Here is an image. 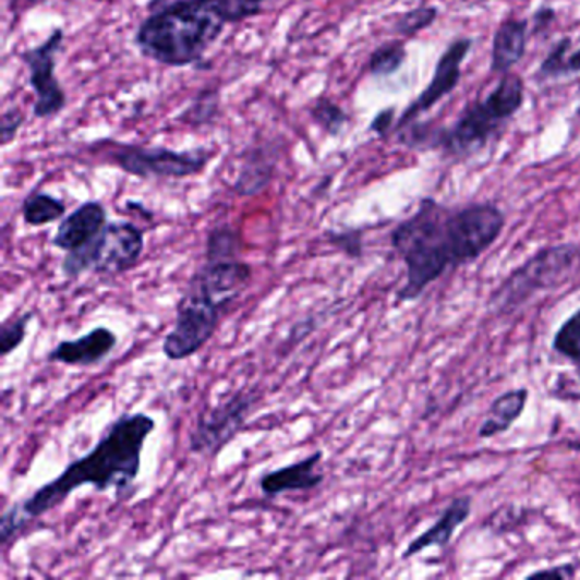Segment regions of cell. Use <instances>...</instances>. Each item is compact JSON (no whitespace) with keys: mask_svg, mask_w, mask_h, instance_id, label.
<instances>
[{"mask_svg":"<svg viewBox=\"0 0 580 580\" xmlns=\"http://www.w3.org/2000/svg\"><path fill=\"white\" fill-rule=\"evenodd\" d=\"M506 215L492 203H473L451 209L434 200H422L418 212L391 232V247L407 267L399 302H414L431 282L448 269L479 259L497 242Z\"/></svg>","mask_w":580,"mask_h":580,"instance_id":"1","label":"cell"},{"mask_svg":"<svg viewBox=\"0 0 580 580\" xmlns=\"http://www.w3.org/2000/svg\"><path fill=\"white\" fill-rule=\"evenodd\" d=\"M154 430L155 419L144 412L120 415L87 455L67 464L57 479L21 503L24 515L29 519L47 515L84 485L97 492L114 488L118 500L129 499L142 469L145 442Z\"/></svg>","mask_w":580,"mask_h":580,"instance_id":"2","label":"cell"},{"mask_svg":"<svg viewBox=\"0 0 580 580\" xmlns=\"http://www.w3.org/2000/svg\"><path fill=\"white\" fill-rule=\"evenodd\" d=\"M230 23L232 0H174L140 24L135 44L142 55L160 65H193Z\"/></svg>","mask_w":580,"mask_h":580,"instance_id":"3","label":"cell"},{"mask_svg":"<svg viewBox=\"0 0 580 580\" xmlns=\"http://www.w3.org/2000/svg\"><path fill=\"white\" fill-rule=\"evenodd\" d=\"M522 105L524 82L518 74L507 72L485 99L467 106L451 129L439 132L437 148L458 157L482 150L500 135Z\"/></svg>","mask_w":580,"mask_h":580,"instance_id":"4","label":"cell"},{"mask_svg":"<svg viewBox=\"0 0 580 580\" xmlns=\"http://www.w3.org/2000/svg\"><path fill=\"white\" fill-rule=\"evenodd\" d=\"M580 266V247L560 244L542 249L530 261L507 276L492 294L491 309L497 314H512L537 291L558 287Z\"/></svg>","mask_w":580,"mask_h":580,"instance_id":"5","label":"cell"},{"mask_svg":"<svg viewBox=\"0 0 580 580\" xmlns=\"http://www.w3.org/2000/svg\"><path fill=\"white\" fill-rule=\"evenodd\" d=\"M144 249V230L132 221H109L86 247L67 252L62 273L69 279L89 271L101 276L123 275L138 264Z\"/></svg>","mask_w":580,"mask_h":580,"instance_id":"6","label":"cell"},{"mask_svg":"<svg viewBox=\"0 0 580 580\" xmlns=\"http://www.w3.org/2000/svg\"><path fill=\"white\" fill-rule=\"evenodd\" d=\"M229 310L218 305L206 294L188 288L178 305L174 327L162 342L169 361H184L202 351L217 333L221 317Z\"/></svg>","mask_w":580,"mask_h":580,"instance_id":"7","label":"cell"},{"mask_svg":"<svg viewBox=\"0 0 580 580\" xmlns=\"http://www.w3.org/2000/svg\"><path fill=\"white\" fill-rule=\"evenodd\" d=\"M259 402L257 390H239L197 419L190 434V451L215 457L244 427Z\"/></svg>","mask_w":580,"mask_h":580,"instance_id":"8","label":"cell"},{"mask_svg":"<svg viewBox=\"0 0 580 580\" xmlns=\"http://www.w3.org/2000/svg\"><path fill=\"white\" fill-rule=\"evenodd\" d=\"M209 159L212 154L206 150L174 152L135 145H117L109 150V160L114 166L138 178H190L203 172Z\"/></svg>","mask_w":580,"mask_h":580,"instance_id":"9","label":"cell"},{"mask_svg":"<svg viewBox=\"0 0 580 580\" xmlns=\"http://www.w3.org/2000/svg\"><path fill=\"white\" fill-rule=\"evenodd\" d=\"M63 44L62 29H55L50 38L39 47L32 48L21 53V60L29 69V84L36 94L33 114L36 118L57 117L67 106L65 90L60 86L59 78L55 77L57 53Z\"/></svg>","mask_w":580,"mask_h":580,"instance_id":"10","label":"cell"},{"mask_svg":"<svg viewBox=\"0 0 580 580\" xmlns=\"http://www.w3.org/2000/svg\"><path fill=\"white\" fill-rule=\"evenodd\" d=\"M252 276L251 264L240 256H205V264L191 278L188 288L229 310L251 285Z\"/></svg>","mask_w":580,"mask_h":580,"instance_id":"11","label":"cell"},{"mask_svg":"<svg viewBox=\"0 0 580 580\" xmlns=\"http://www.w3.org/2000/svg\"><path fill=\"white\" fill-rule=\"evenodd\" d=\"M472 39L460 38L446 48L445 53L437 60L430 86L422 90L418 99L403 111L395 129L419 120L424 112L430 111L437 102L442 101L443 97L457 89L461 81V65H463L469 51L472 50Z\"/></svg>","mask_w":580,"mask_h":580,"instance_id":"12","label":"cell"},{"mask_svg":"<svg viewBox=\"0 0 580 580\" xmlns=\"http://www.w3.org/2000/svg\"><path fill=\"white\" fill-rule=\"evenodd\" d=\"M118 336L108 327H96L84 336L62 341L48 352V363H60L65 366L87 367L105 361L114 351Z\"/></svg>","mask_w":580,"mask_h":580,"instance_id":"13","label":"cell"},{"mask_svg":"<svg viewBox=\"0 0 580 580\" xmlns=\"http://www.w3.org/2000/svg\"><path fill=\"white\" fill-rule=\"evenodd\" d=\"M108 223V212L102 203L87 202L63 218L51 244L60 251L74 252L86 247Z\"/></svg>","mask_w":580,"mask_h":580,"instance_id":"14","label":"cell"},{"mask_svg":"<svg viewBox=\"0 0 580 580\" xmlns=\"http://www.w3.org/2000/svg\"><path fill=\"white\" fill-rule=\"evenodd\" d=\"M322 458H324V451L318 449L309 455L305 460L264 473L259 479L261 492L266 497H278V495L290 494V492L314 491L324 482V475L317 472Z\"/></svg>","mask_w":580,"mask_h":580,"instance_id":"15","label":"cell"},{"mask_svg":"<svg viewBox=\"0 0 580 580\" xmlns=\"http://www.w3.org/2000/svg\"><path fill=\"white\" fill-rule=\"evenodd\" d=\"M528 21L507 17L500 23L492 41L491 70L497 74L511 72L527 51Z\"/></svg>","mask_w":580,"mask_h":580,"instance_id":"16","label":"cell"},{"mask_svg":"<svg viewBox=\"0 0 580 580\" xmlns=\"http://www.w3.org/2000/svg\"><path fill=\"white\" fill-rule=\"evenodd\" d=\"M470 511H472V499L470 497L452 499V503L443 512L442 518L434 522L433 528L419 534L414 542L407 546L402 555L403 560L422 554L424 549L433 548V546L448 545L455 531L469 519Z\"/></svg>","mask_w":580,"mask_h":580,"instance_id":"17","label":"cell"},{"mask_svg":"<svg viewBox=\"0 0 580 580\" xmlns=\"http://www.w3.org/2000/svg\"><path fill=\"white\" fill-rule=\"evenodd\" d=\"M528 397H530L528 388H516L497 397L488 410L487 418L479 427V437L491 439L511 430L512 424L521 418Z\"/></svg>","mask_w":580,"mask_h":580,"instance_id":"18","label":"cell"},{"mask_svg":"<svg viewBox=\"0 0 580 580\" xmlns=\"http://www.w3.org/2000/svg\"><path fill=\"white\" fill-rule=\"evenodd\" d=\"M275 169L276 159H273L271 150L261 147L249 152L233 190L240 196H257L271 184Z\"/></svg>","mask_w":580,"mask_h":580,"instance_id":"19","label":"cell"},{"mask_svg":"<svg viewBox=\"0 0 580 580\" xmlns=\"http://www.w3.org/2000/svg\"><path fill=\"white\" fill-rule=\"evenodd\" d=\"M580 74V48L572 51V39L565 36L546 55L537 69V81H560Z\"/></svg>","mask_w":580,"mask_h":580,"instance_id":"20","label":"cell"},{"mask_svg":"<svg viewBox=\"0 0 580 580\" xmlns=\"http://www.w3.org/2000/svg\"><path fill=\"white\" fill-rule=\"evenodd\" d=\"M67 206L59 197L51 194L33 193L23 203V220L29 227H44L65 217Z\"/></svg>","mask_w":580,"mask_h":580,"instance_id":"21","label":"cell"},{"mask_svg":"<svg viewBox=\"0 0 580 580\" xmlns=\"http://www.w3.org/2000/svg\"><path fill=\"white\" fill-rule=\"evenodd\" d=\"M407 51L402 41H390L373 51L367 69L375 77H390L397 74L406 62Z\"/></svg>","mask_w":580,"mask_h":580,"instance_id":"22","label":"cell"},{"mask_svg":"<svg viewBox=\"0 0 580 580\" xmlns=\"http://www.w3.org/2000/svg\"><path fill=\"white\" fill-rule=\"evenodd\" d=\"M552 346L557 354L572 361L580 372V309L560 325Z\"/></svg>","mask_w":580,"mask_h":580,"instance_id":"23","label":"cell"},{"mask_svg":"<svg viewBox=\"0 0 580 580\" xmlns=\"http://www.w3.org/2000/svg\"><path fill=\"white\" fill-rule=\"evenodd\" d=\"M310 117L314 118L315 123L324 130L325 133H329L330 136H337L345 130L346 123H348V114L341 106H337L336 102L330 101L327 97H321L315 102L314 108L310 109Z\"/></svg>","mask_w":580,"mask_h":580,"instance_id":"24","label":"cell"},{"mask_svg":"<svg viewBox=\"0 0 580 580\" xmlns=\"http://www.w3.org/2000/svg\"><path fill=\"white\" fill-rule=\"evenodd\" d=\"M437 16H439V11L434 5H419L399 17V21L395 23V32L402 36L418 35L433 26Z\"/></svg>","mask_w":580,"mask_h":580,"instance_id":"25","label":"cell"},{"mask_svg":"<svg viewBox=\"0 0 580 580\" xmlns=\"http://www.w3.org/2000/svg\"><path fill=\"white\" fill-rule=\"evenodd\" d=\"M33 317H35L33 312H26L14 321L2 324L0 327V354L2 357H9L11 352L16 351L23 345L24 339H26L27 325L33 321Z\"/></svg>","mask_w":580,"mask_h":580,"instance_id":"26","label":"cell"},{"mask_svg":"<svg viewBox=\"0 0 580 580\" xmlns=\"http://www.w3.org/2000/svg\"><path fill=\"white\" fill-rule=\"evenodd\" d=\"M218 96L215 90H205L202 96L196 97L194 105L188 109L182 120L188 123H205L212 120L218 111Z\"/></svg>","mask_w":580,"mask_h":580,"instance_id":"27","label":"cell"},{"mask_svg":"<svg viewBox=\"0 0 580 580\" xmlns=\"http://www.w3.org/2000/svg\"><path fill=\"white\" fill-rule=\"evenodd\" d=\"M27 522H29V518L24 515L21 503L9 507L8 511L2 516V521H0V540H2V545L11 543L27 527Z\"/></svg>","mask_w":580,"mask_h":580,"instance_id":"28","label":"cell"},{"mask_svg":"<svg viewBox=\"0 0 580 580\" xmlns=\"http://www.w3.org/2000/svg\"><path fill=\"white\" fill-rule=\"evenodd\" d=\"M327 242L337 251L345 252L346 256L358 259L363 256V235L360 230H346V232H327Z\"/></svg>","mask_w":580,"mask_h":580,"instance_id":"29","label":"cell"},{"mask_svg":"<svg viewBox=\"0 0 580 580\" xmlns=\"http://www.w3.org/2000/svg\"><path fill=\"white\" fill-rule=\"evenodd\" d=\"M23 123L24 114L20 109H9V111L2 114V120H0V138H2V145H9L12 140L16 138Z\"/></svg>","mask_w":580,"mask_h":580,"instance_id":"30","label":"cell"},{"mask_svg":"<svg viewBox=\"0 0 580 580\" xmlns=\"http://www.w3.org/2000/svg\"><path fill=\"white\" fill-rule=\"evenodd\" d=\"M264 0H232L233 23L254 17L263 11Z\"/></svg>","mask_w":580,"mask_h":580,"instance_id":"31","label":"cell"},{"mask_svg":"<svg viewBox=\"0 0 580 580\" xmlns=\"http://www.w3.org/2000/svg\"><path fill=\"white\" fill-rule=\"evenodd\" d=\"M395 111L394 109H385L378 112L372 123V132L378 133L379 136L387 135L388 130L394 126Z\"/></svg>","mask_w":580,"mask_h":580,"instance_id":"32","label":"cell"},{"mask_svg":"<svg viewBox=\"0 0 580 580\" xmlns=\"http://www.w3.org/2000/svg\"><path fill=\"white\" fill-rule=\"evenodd\" d=\"M576 576V569L572 565H560V567H554V569L540 570V572H533L530 576V579L534 577H558V579H572Z\"/></svg>","mask_w":580,"mask_h":580,"instance_id":"33","label":"cell"},{"mask_svg":"<svg viewBox=\"0 0 580 580\" xmlns=\"http://www.w3.org/2000/svg\"><path fill=\"white\" fill-rule=\"evenodd\" d=\"M534 29L540 32V29H545L552 21L555 20V11L549 8H542L540 11L534 14Z\"/></svg>","mask_w":580,"mask_h":580,"instance_id":"34","label":"cell"},{"mask_svg":"<svg viewBox=\"0 0 580 580\" xmlns=\"http://www.w3.org/2000/svg\"><path fill=\"white\" fill-rule=\"evenodd\" d=\"M44 2L47 0H12V9L16 8L24 11V9L35 8V5L44 4Z\"/></svg>","mask_w":580,"mask_h":580,"instance_id":"35","label":"cell"},{"mask_svg":"<svg viewBox=\"0 0 580 580\" xmlns=\"http://www.w3.org/2000/svg\"><path fill=\"white\" fill-rule=\"evenodd\" d=\"M577 117L580 118V106H579V108H577Z\"/></svg>","mask_w":580,"mask_h":580,"instance_id":"36","label":"cell"}]
</instances>
